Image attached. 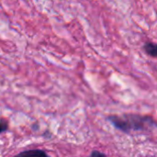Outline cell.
Instances as JSON below:
<instances>
[{
	"mask_svg": "<svg viewBox=\"0 0 157 157\" xmlns=\"http://www.w3.org/2000/svg\"><path fill=\"white\" fill-rule=\"evenodd\" d=\"M144 50L145 51V52L150 55L151 57L155 58L157 55V46L155 43L152 42V41H147L144 45Z\"/></svg>",
	"mask_w": 157,
	"mask_h": 157,
	"instance_id": "cell-3",
	"label": "cell"
},
{
	"mask_svg": "<svg viewBox=\"0 0 157 157\" xmlns=\"http://www.w3.org/2000/svg\"><path fill=\"white\" fill-rule=\"evenodd\" d=\"M107 121H109L117 130L124 133L148 131L155 128L156 126L155 121L153 117L135 113H126L121 116L111 115L107 117Z\"/></svg>",
	"mask_w": 157,
	"mask_h": 157,
	"instance_id": "cell-1",
	"label": "cell"
},
{
	"mask_svg": "<svg viewBox=\"0 0 157 157\" xmlns=\"http://www.w3.org/2000/svg\"><path fill=\"white\" fill-rule=\"evenodd\" d=\"M99 156V155H102V156H104L105 155V154H103V153H100V152H98V151H93L92 153H91V156Z\"/></svg>",
	"mask_w": 157,
	"mask_h": 157,
	"instance_id": "cell-5",
	"label": "cell"
},
{
	"mask_svg": "<svg viewBox=\"0 0 157 157\" xmlns=\"http://www.w3.org/2000/svg\"><path fill=\"white\" fill-rule=\"evenodd\" d=\"M8 121L6 119L0 120V134L6 132L8 130Z\"/></svg>",
	"mask_w": 157,
	"mask_h": 157,
	"instance_id": "cell-4",
	"label": "cell"
},
{
	"mask_svg": "<svg viewBox=\"0 0 157 157\" xmlns=\"http://www.w3.org/2000/svg\"><path fill=\"white\" fill-rule=\"evenodd\" d=\"M19 155L22 156H28V157H32V156H47L48 154L43 151V150H40V149H34V150H28V151H24L21 152L19 154Z\"/></svg>",
	"mask_w": 157,
	"mask_h": 157,
	"instance_id": "cell-2",
	"label": "cell"
}]
</instances>
